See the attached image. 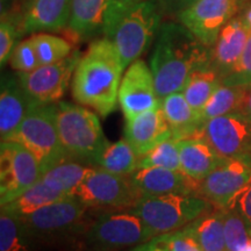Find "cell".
Here are the masks:
<instances>
[{
    "label": "cell",
    "instance_id": "cell-12",
    "mask_svg": "<svg viewBox=\"0 0 251 251\" xmlns=\"http://www.w3.org/2000/svg\"><path fill=\"white\" fill-rule=\"evenodd\" d=\"M87 206L69 196L20 219L30 236L51 238L70 233L80 225Z\"/></svg>",
    "mask_w": 251,
    "mask_h": 251
},
{
    "label": "cell",
    "instance_id": "cell-36",
    "mask_svg": "<svg viewBox=\"0 0 251 251\" xmlns=\"http://www.w3.org/2000/svg\"><path fill=\"white\" fill-rule=\"evenodd\" d=\"M222 84L246 87L251 85V33L237 64L230 74L222 79Z\"/></svg>",
    "mask_w": 251,
    "mask_h": 251
},
{
    "label": "cell",
    "instance_id": "cell-42",
    "mask_svg": "<svg viewBox=\"0 0 251 251\" xmlns=\"http://www.w3.org/2000/svg\"><path fill=\"white\" fill-rule=\"evenodd\" d=\"M241 17H242L249 33H251V4L243 9V13L241 14Z\"/></svg>",
    "mask_w": 251,
    "mask_h": 251
},
{
    "label": "cell",
    "instance_id": "cell-16",
    "mask_svg": "<svg viewBox=\"0 0 251 251\" xmlns=\"http://www.w3.org/2000/svg\"><path fill=\"white\" fill-rule=\"evenodd\" d=\"M124 5L120 0H71L68 29L81 40L105 35Z\"/></svg>",
    "mask_w": 251,
    "mask_h": 251
},
{
    "label": "cell",
    "instance_id": "cell-35",
    "mask_svg": "<svg viewBox=\"0 0 251 251\" xmlns=\"http://www.w3.org/2000/svg\"><path fill=\"white\" fill-rule=\"evenodd\" d=\"M153 238L169 251H203L197 238L186 227Z\"/></svg>",
    "mask_w": 251,
    "mask_h": 251
},
{
    "label": "cell",
    "instance_id": "cell-19",
    "mask_svg": "<svg viewBox=\"0 0 251 251\" xmlns=\"http://www.w3.org/2000/svg\"><path fill=\"white\" fill-rule=\"evenodd\" d=\"M71 0H29L21 19L20 33H55L68 28Z\"/></svg>",
    "mask_w": 251,
    "mask_h": 251
},
{
    "label": "cell",
    "instance_id": "cell-31",
    "mask_svg": "<svg viewBox=\"0 0 251 251\" xmlns=\"http://www.w3.org/2000/svg\"><path fill=\"white\" fill-rule=\"evenodd\" d=\"M40 65H48L67 58L74 51L72 45L63 37L50 33H36L30 36Z\"/></svg>",
    "mask_w": 251,
    "mask_h": 251
},
{
    "label": "cell",
    "instance_id": "cell-38",
    "mask_svg": "<svg viewBox=\"0 0 251 251\" xmlns=\"http://www.w3.org/2000/svg\"><path fill=\"white\" fill-rule=\"evenodd\" d=\"M225 208L237 212L247 222L251 231V177L246 185L231 198Z\"/></svg>",
    "mask_w": 251,
    "mask_h": 251
},
{
    "label": "cell",
    "instance_id": "cell-29",
    "mask_svg": "<svg viewBox=\"0 0 251 251\" xmlns=\"http://www.w3.org/2000/svg\"><path fill=\"white\" fill-rule=\"evenodd\" d=\"M246 89V86L221 84L200 112V117L203 124L213 118L241 112Z\"/></svg>",
    "mask_w": 251,
    "mask_h": 251
},
{
    "label": "cell",
    "instance_id": "cell-39",
    "mask_svg": "<svg viewBox=\"0 0 251 251\" xmlns=\"http://www.w3.org/2000/svg\"><path fill=\"white\" fill-rule=\"evenodd\" d=\"M194 1L196 0H157L162 14L166 15V17L174 15L175 18L191 4H193Z\"/></svg>",
    "mask_w": 251,
    "mask_h": 251
},
{
    "label": "cell",
    "instance_id": "cell-4",
    "mask_svg": "<svg viewBox=\"0 0 251 251\" xmlns=\"http://www.w3.org/2000/svg\"><path fill=\"white\" fill-rule=\"evenodd\" d=\"M56 122L59 139L68 156L96 165L97 159L108 143L98 115L84 106L58 102L56 105Z\"/></svg>",
    "mask_w": 251,
    "mask_h": 251
},
{
    "label": "cell",
    "instance_id": "cell-9",
    "mask_svg": "<svg viewBox=\"0 0 251 251\" xmlns=\"http://www.w3.org/2000/svg\"><path fill=\"white\" fill-rule=\"evenodd\" d=\"M89 237L100 249L115 250L146 243L153 235L146 222L130 209L99 216L90 229Z\"/></svg>",
    "mask_w": 251,
    "mask_h": 251
},
{
    "label": "cell",
    "instance_id": "cell-2",
    "mask_svg": "<svg viewBox=\"0 0 251 251\" xmlns=\"http://www.w3.org/2000/svg\"><path fill=\"white\" fill-rule=\"evenodd\" d=\"M126 70L120 54L107 37L94 40L81 55L71 83L75 101L107 117L117 109Z\"/></svg>",
    "mask_w": 251,
    "mask_h": 251
},
{
    "label": "cell",
    "instance_id": "cell-17",
    "mask_svg": "<svg viewBox=\"0 0 251 251\" xmlns=\"http://www.w3.org/2000/svg\"><path fill=\"white\" fill-rule=\"evenodd\" d=\"M129 179L141 197L169 193L199 194L200 181L187 177L181 171L163 168L137 169L129 176Z\"/></svg>",
    "mask_w": 251,
    "mask_h": 251
},
{
    "label": "cell",
    "instance_id": "cell-18",
    "mask_svg": "<svg viewBox=\"0 0 251 251\" xmlns=\"http://www.w3.org/2000/svg\"><path fill=\"white\" fill-rule=\"evenodd\" d=\"M170 137H172V131L162 106L128 119L125 127V139L139 157Z\"/></svg>",
    "mask_w": 251,
    "mask_h": 251
},
{
    "label": "cell",
    "instance_id": "cell-25",
    "mask_svg": "<svg viewBox=\"0 0 251 251\" xmlns=\"http://www.w3.org/2000/svg\"><path fill=\"white\" fill-rule=\"evenodd\" d=\"M67 197L69 196L54 190L42 179H40L13 201L2 205L1 211L17 216L18 219H23L25 216L36 212L37 209Z\"/></svg>",
    "mask_w": 251,
    "mask_h": 251
},
{
    "label": "cell",
    "instance_id": "cell-40",
    "mask_svg": "<svg viewBox=\"0 0 251 251\" xmlns=\"http://www.w3.org/2000/svg\"><path fill=\"white\" fill-rule=\"evenodd\" d=\"M131 251H169L165 247H163L161 243H158L155 238H151L149 242L139 244L135 247Z\"/></svg>",
    "mask_w": 251,
    "mask_h": 251
},
{
    "label": "cell",
    "instance_id": "cell-30",
    "mask_svg": "<svg viewBox=\"0 0 251 251\" xmlns=\"http://www.w3.org/2000/svg\"><path fill=\"white\" fill-rule=\"evenodd\" d=\"M29 237L17 216L1 211L0 215V251H30Z\"/></svg>",
    "mask_w": 251,
    "mask_h": 251
},
{
    "label": "cell",
    "instance_id": "cell-33",
    "mask_svg": "<svg viewBox=\"0 0 251 251\" xmlns=\"http://www.w3.org/2000/svg\"><path fill=\"white\" fill-rule=\"evenodd\" d=\"M225 209V238L227 251H251V231L237 212Z\"/></svg>",
    "mask_w": 251,
    "mask_h": 251
},
{
    "label": "cell",
    "instance_id": "cell-6",
    "mask_svg": "<svg viewBox=\"0 0 251 251\" xmlns=\"http://www.w3.org/2000/svg\"><path fill=\"white\" fill-rule=\"evenodd\" d=\"M7 141L20 143L29 150L40 162L43 172L70 158L59 139L54 103L33 106Z\"/></svg>",
    "mask_w": 251,
    "mask_h": 251
},
{
    "label": "cell",
    "instance_id": "cell-10",
    "mask_svg": "<svg viewBox=\"0 0 251 251\" xmlns=\"http://www.w3.org/2000/svg\"><path fill=\"white\" fill-rule=\"evenodd\" d=\"M200 135L222 159L246 158L251 161V119L242 112L206 121Z\"/></svg>",
    "mask_w": 251,
    "mask_h": 251
},
{
    "label": "cell",
    "instance_id": "cell-24",
    "mask_svg": "<svg viewBox=\"0 0 251 251\" xmlns=\"http://www.w3.org/2000/svg\"><path fill=\"white\" fill-rule=\"evenodd\" d=\"M224 215L225 209L214 206L186 226L203 251H227Z\"/></svg>",
    "mask_w": 251,
    "mask_h": 251
},
{
    "label": "cell",
    "instance_id": "cell-32",
    "mask_svg": "<svg viewBox=\"0 0 251 251\" xmlns=\"http://www.w3.org/2000/svg\"><path fill=\"white\" fill-rule=\"evenodd\" d=\"M178 141L175 137L163 141L155 148L139 157L137 169L163 168L169 170L180 171V157Z\"/></svg>",
    "mask_w": 251,
    "mask_h": 251
},
{
    "label": "cell",
    "instance_id": "cell-26",
    "mask_svg": "<svg viewBox=\"0 0 251 251\" xmlns=\"http://www.w3.org/2000/svg\"><path fill=\"white\" fill-rule=\"evenodd\" d=\"M221 84L222 77L215 69L208 64L191 72L181 92L191 107L200 113L212 94Z\"/></svg>",
    "mask_w": 251,
    "mask_h": 251
},
{
    "label": "cell",
    "instance_id": "cell-1",
    "mask_svg": "<svg viewBox=\"0 0 251 251\" xmlns=\"http://www.w3.org/2000/svg\"><path fill=\"white\" fill-rule=\"evenodd\" d=\"M207 47L179 21L163 23L157 33L150 69L159 99L184 89L191 72L211 63Z\"/></svg>",
    "mask_w": 251,
    "mask_h": 251
},
{
    "label": "cell",
    "instance_id": "cell-43",
    "mask_svg": "<svg viewBox=\"0 0 251 251\" xmlns=\"http://www.w3.org/2000/svg\"><path fill=\"white\" fill-rule=\"evenodd\" d=\"M120 1L125 5H134V4H137V2L146 1V0H120Z\"/></svg>",
    "mask_w": 251,
    "mask_h": 251
},
{
    "label": "cell",
    "instance_id": "cell-34",
    "mask_svg": "<svg viewBox=\"0 0 251 251\" xmlns=\"http://www.w3.org/2000/svg\"><path fill=\"white\" fill-rule=\"evenodd\" d=\"M8 62L11 68L18 71L19 74L30 72L41 67L39 58H37L35 47H34L33 41H31L30 37L21 41V42H19L15 46Z\"/></svg>",
    "mask_w": 251,
    "mask_h": 251
},
{
    "label": "cell",
    "instance_id": "cell-22",
    "mask_svg": "<svg viewBox=\"0 0 251 251\" xmlns=\"http://www.w3.org/2000/svg\"><path fill=\"white\" fill-rule=\"evenodd\" d=\"M180 157V171L197 181H201L220 163V157L201 135L178 141Z\"/></svg>",
    "mask_w": 251,
    "mask_h": 251
},
{
    "label": "cell",
    "instance_id": "cell-3",
    "mask_svg": "<svg viewBox=\"0 0 251 251\" xmlns=\"http://www.w3.org/2000/svg\"><path fill=\"white\" fill-rule=\"evenodd\" d=\"M162 11L157 0L124 5L106 31L128 68L149 48L162 25Z\"/></svg>",
    "mask_w": 251,
    "mask_h": 251
},
{
    "label": "cell",
    "instance_id": "cell-37",
    "mask_svg": "<svg viewBox=\"0 0 251 251\" xmlns=\"http://www.w3.org/2000/svg\"><path fill=\"white\" fill-rule=\"evenodd\" d=\"M19 27L2 15L0 23V64L4 67L11 58L12 52L17 46V40L20 33Z\"/></svg>",
    "mask_w": 251,
    "mask_h": 251
},
{
    "label": "cell",
    "instance_id": "cell-20",
    "mask_svg": "<svg viewBox=\"0 0 251 251\" xmlns=\"http://www.w3.org/2000/svg\"><path fill=\"white\" fill-rule=\"evenodd\" d=\"M249 30L241 15L228 21L220 31L214 46L209 65L219 72L222 79L231 72L246 48Z\"/></svg>",
    "mask_w": 251,
    "mask_h": 251
},
{
    "label": "cell",
    "instance_id": "cell-28",
    "mask_svg": "<svg viewBox=\"0 0 251 251\" xmlns=\"http://www.w3.org/2000/svg\"><path fill=\"white\" fill-rule=\"evenodd\" d=\"M96 165L121 176H130L139 165V156L127 140L107 143L97 159Z\"/></svg>",
    "mask_w": 251,
    "mask_h": 251
},
{
    "label": "cell",
    "instance_id": "cell-8",
    "mask_svg": "<svg viewBox=\"0 0 251 251\" xmlns=\"http://www.w3.org/2000/svg\"><path fill=\"white\" fill-rule=\"evenodd\" d=\"M74 197L87 207H133L141 199L129 177L91 168Z\"/></svg>",
    "mask_w": 251,
    "mask_h": 251
},
{
    "label": "cell",
    "instance_id": "cell-11",
    "mask_svg": "<svg viewBox=\"0 0 251 251\" xmlns=\"http://www.w3.org/2000/svg\"><path fill=\"white\" fill-rule=\"evenodd\" d=\"M81 54L78 50L62 61L41 65L30 72L19 74V80L26 93L36 103H54L64 96L70 86Z\"/></svg>",
    "mask_w": 251,
    "mask_h": 251
},
{
    "label": "cell",
    "instance_id": "cell-21",
    "mask_svg": "<svg viewBox=\"0 0 251 251\" xmlns=\"http://www.w3.org/2000/svg\"><path fill=\"white\" fill-rule=\"evenodd\" d=\"M37 105L26 93L19 77L6 76L1 79L0 92V136L1 142L13 135L33 106Z\"/></svg>",
    "mask_w": 251,
    "mask_h": 251
},
{
    "label": "cell",
    "instance_id": "cell-41",
    "mask_svg": "<svg viewBox=\"0 0 251 251\" xmlns=\"http://www.w3.org/2000/svg\"><path fill=\"white\" fill-rule=\"evenodd\" d=\"M241 112L246 114L248 118L251 119V85L247 86L246 93H244V98L242 106H241Z\"/></svg>",
    "mask_w": 251,
    "mask_h": 251
},
{
    "label": "cell",
    "instance_id": "cell-23",
    "mask_svg": "<svg viewBox=\"0 0 251 251\" xmlns=\"http://www.w3.org/2000/svg\"><path fill=\"white\" fill-rule=\"evenodd\" d=\"M161 106L171 128L172 137L176 140L187 139L201 133L205 124L200 113L191 107L181 91L161 99Z\"/></svg>",
    "mask_w": 251,
    "mask_h": 251
},
{
    "label": "cell",
    "instance_id": "cell-27",
    "mask_svg": "<svg viewBox=\"0 0 251 251\" xmlns=\"http://www.w3.org/2000/svg\"><path fill=\"white\" fill-rule=\"evenodd\" d=\"M90 169L91 166L84 163L68 158L45 172L41 179L65 196H74L75 191L85 178Z\"/></svg>",
    "mask_w": 251,
    "mask_h": 251
},
{
    "label": "cell",
    "instance_id": "cell-14",
    "mask_svg": "<svg viewBox=\"0 0 251 251\" xmlns=\"http://www.w3.org/2000/svg\"><path fill=\"white\" fill-rule=\"evenodd\" d=\"M119 105L126 120L161 106L151 69L142 59L134 61L124 74L119 89Z\"/></svg>",
    "mask_w": 251,
    "mask_h": 251
},
{
    "label": "cell",
    "instance_id": "cell-15",
    "mask_svg": "<svg viewBox=\"0 0 251 251\" xmlns=\"http://www.w3.org/2000/svg\"><path fill=\"white\" fill-rule=\"evenodd\" d=\"M250 177V159H225L200 181L199 194L214 206L225 208Z\"/></svg>",
    "mask_w": 251,
    "mask_h": 251
},
{
    "label": "cell",
    "instance_id": "cell-13",
    "mask_svg": "<svg viewBox=\"0 0 251 251\" xmlns=\"http://www.w3.org/2000/svg\"><path fill=\"white\" fill-rule=\"evenodd\" d=\"M238 0H196L176 17L203 45L214 46L220 31L236 15Z\"/></svg>",
    "mask_w": 251,
    "mask_h": 251
},
{
    "label": "cell",
    "instance_id": "cell-7",
    "mask_svg": "<svg viewBox=\"0 0 251 251\" xmlns=\"http://www.w3.org/2000/svg\"><path fill=\"white\" fill-rule=\"evenodd\" d=\"M45 172L40 162L27 148L14 141L0 146V203L13 201L36 184Z\"/></svg>",
    "mask_w": 251,
    "mask_h": 251
},
{
    "label": "cell",
    "instance_id": "cell-5",
    "mask_svg": "<svg viewBox=\"0 0 251 251\" xmlns=\"http://www.w3.org/2000/svg\"><path fill=\"white\" fill-rule=\"evenodd\" d=\"M214 207L199 194L169 193L142 197L131 211L146 222L153 237L186 227Z\"/></svg>",
    "mask_w": 251,
    "mask_h": 251
}]
</instances>
